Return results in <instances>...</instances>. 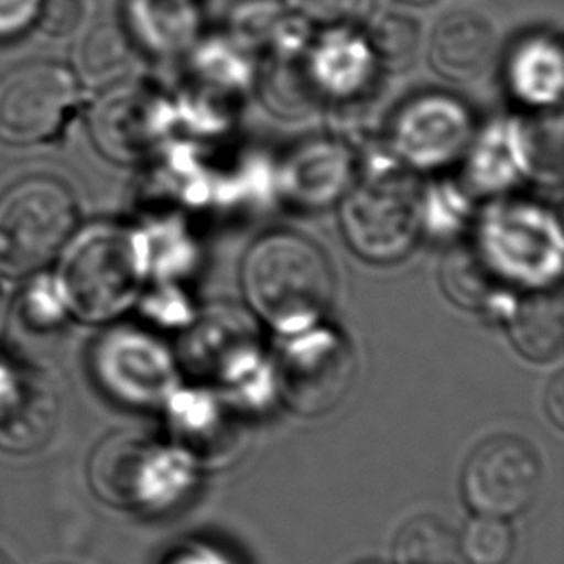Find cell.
Segmentation results:
<instances>
[{
    "label": "cell",
    "instance_id": "obj_6",
    "mask_svg": "<svg viewBox=\"0 0 564 564\" xmlns=\"http://www.w3.org/2000/svg\"><path fill=\"white\" fill-rule=\"evenodd\" d=\"M77 79L56 64L31 62L0 79V141L43 145L61 133L76 112Z\"/></svg>",
    "mask_w": 564,
    "mask_h": 564
},
{
    "label": "cell",
    "instance_id": "obj_3",
    "mask_svg": "<svg viewBox=\"0 0 564 564\" xmlns=\"http://www.w3.org/2000/svg\"><path fill=\"white\" fill-rule=\"evenodd\" d=\"M79 210L68 185L25 177L0 195V275L31 278L58 259L76 234Z\"/></svg>",
    "mask_w": 564,
    "mask_h": 564
},
{
    "label": "cell",
    "instance_id": "obj_16",
    "mask_svg": "<svg viewBox=\"0 0 564 564\" xmlns=\"http://www.w3.org/2000/svg\"><path fill=\"white\" fill-rule=\"evenodd\" d=\"M128 14L139 43L162 58L189 53L200 39L197 0H130Z\"/></svg>",
    "mask_w": 564,
    "mask_h": 564
},
{
    "label": "cell",
    "instance_id": "obj_10",
    "mask_svg": "<svg viewBox=\"0 0 564 564\" xmlns=\"http://www.w3.org/2000/svg\"><path fill=\"white\" fill-rule=\"evenodd\" d=\"M174 122V108L151 87L123 82L102 91L89 128L100 153L115 162L143 161L162 145Z\"/></svg>",
    "mask_w": 564,
    "mask_h": 564
},
{
    "label": "cell",
    "instance_id": "obj_13",
    "mask_svg": "<svg viewBox=\"0 0 564 564\" xmlns=\"http://www.w3.org/2000/svg\"><path fill=\"white\" fill-rule=\"evenodd\" d=\"M499 31L478 8H453L435 23L427 56L435 74L453 84H470L496 61Z\"/></svg>",
    "mask_w": 564,
    "mask_h": 564
},
{
    "label": "cell",
    "instance_id": "obj_19",
    "mask_svg": "<svg viewBox=\"0 0 564 564\" xmlns=\"http://www.w3.org/2000/svg\"><path fill=\"white\" fill-rule=\"evenodd\" d=\"M252 85L259 89L260 100L268 110L282 118H305L324 102L308 76L305 56H268L257 68Z\"/></svg>",
    "mask_w": 564,
    "mask_h": 564
},
{
    "label": "cell",
    "instance_id": "obj_12",
    "mask_svg": "<svg viewBox=\"0 0 564 564\" xmlns=\"http://www.w3.org/2000/svg\"><path fill=\"white\" fill-rule=\"evenodd\" d=\"M56 426V397L41 376L0 357V449L28 455Z\"/></svg>",
    "mask_w": 564,
    "mask_h": 564
},
{
    "label": "cell",
    "instance_id": "obj_5",
    "mask_svg": "<svg viewBox=\"0 0 564 564\" xmlns=\"http://www.w3.org/2000/svg\"><path fill=\"white\" fill-rule=\"evenodd\" d=\"M420 214L419 191L409 180L370 177L345 197L341 206L345 241L368 262H399L419 239Z\"/></svg>",
    "mask_w": 564,
    "mask_h": 564
},
{
    "label": "cell",
    "instance_id": "obj_32",
    "mask_svg": "<svg viewBox=\"0 0 564 564\" xmlns=\"http://www.w3.org/2000/svg\"><path fill=\"white\" fill-rule=\"evenodd\" d=\"M399 2H404V4H412V7H424V4H432L435 0H399Z\"/></svg>",
    "mask_w": 564,
    "mask_h": 564
},
{
    "label": "cell",
    "instance_id": "obj_28",
    "mask_svg": "<svg viewBox=\"0 0 564 564\" xmlns=\"http://www.w3.org/2000/svg\"><path fill=\"white\" fill-rule=\"evenodd\" d=\"M41 0H0V35H12L37 20Z\"/></svg>",
    "mask_w": 564,
    "mask_h": 564
},
{
    "label": "cell",
    "instance_id": "obj_7",
    "mask_svg": "<svg viewBox=\"0 0 564 564\" xmlns=\"http://www.w3.org/2000/svg\"><path fill=\"white\" fill-rule=\"evenodd\" d=\"M542 484V458L520 435L484 440L463 468V496L470 511L480 517H519L534 505Z\"/></svg>",
    "mask_w": 564,
    "mask_h": 564
},
{
    "label": "cell",
    "instance_id": "obj_2",
    "mask_svg": "<svg viewBox=\"0 0 564 564\" xmlns=\"http://www.w3.org/2000/svg\"><path fill=\"white\" fill-rule=\"evenodd\" d=\"M241 285L252 311L282 334L314 328L336 293L326 254L295 231H272L254 241L245 254Z\"/></svg>",
    "mask_w": 564,
    "mask_h": 564
},
{
    "label": "cell",
    "instance_id": "obj_27",
    "mask_svg": "<svg viewBox=\"0 0 564 564\" xmlns=\"http://www.w3.org/2000/svg\"><path fill=\"white\" fill-rule=\"evenodd\" d=\"M87 18H89L87 0H41L39 4V28L48 37H74L84 30Z\"/></svg>",
    "mask_w": 564,
    "mask_h": 564
},
{
    "label": "cell",
    "instance_id": "obj_8",
    "mask_svg": "<svg viewBox=\"0 0 564 564\" xmlns=\"http://www.w3.org/2000/svg\"><path fill=\"white\" fill-rule=\"evenodd\" d=\"M278 360V381L291 411L306 419L334 411L355 378V357L341 337L326 328L293 334Z\"/></svg>",
    "mask_w": 564,
    "mask_h": 564
},
{
    "label": "cell",
    "instance_id": "obj_23",
    "mask_svg": "<svg viewBox=\"0 0 564 564\" xmlns=\"http://www.w3.org/2000/svg\"><path fill=\"white\" fill-rule=\"evenodd\" d=\"M458 535L434 514L406 520L393 542L395 564H455Z\"/></svg>",
    "mask_w": 564,
    "mask_h": 564
},
{
    "label": "cell",
    "instance_id": "obj_22",
    "mask_svg": "<svg viewBox=\"0 0 564 564\" xmlns=\"http://www.w3.org/2000/svg\"><path fill=\"white\" fill-rule=\"evenodd\" d=\"M365 22L360 33L378 69L397 74L411 68L422 41L420 23L412 15L395 10L372 12Z\"/></svg>",
    "mask_w": 564,
    "mask_h": 564
},
{
    "label": "cell",
    "instance_id": "obj_21",
    "mask_svg": "<svg viewBox=\"0 0 564 564\" xmlns=\"http://www.w3.org/2000/svg\"><path fill=\"white\" fill-rule=\"evenodd\" d=\"M347 151L344 147L318 141V170L314 166L311 143L299 149L293 156L290 169L285 170L288 187L295 197L313 205H324L344 189L347 180Z\"/></svg>",
    "mask_w": 564,
    "mask_h": 564
},
{
    "label": "cell",
    "instance_id": "obj_17",
    "mask_svg": "<svg viewBox=\"0 0 564 564\" xmlns=\"http://www.w3.org/2000/svg\"><path fill=\"white\" fill-rule=\"evenodd\" d=\"M135 68L131 39L115 23L100 22L87 28L74 51V77L89 89L107 91L123 84Z\"/></svg>",
    "mask_w": 564,
    "mask_h": 564
},
{
    "label": "cell",
    "instance_id": "obj_29",
    "mask_svg": "<svg viewBox=\"0 0 564 564\" xmlns=\"http://www.w3.org/2000/svg\"><path fill=\"white\" fill-rule=\"evenodd\" d=\"M545 406H547V414L553 420V424L563 427L564 424V378L563 375H557L547 388V395H545Z\"/></svg>",
    "mask_w": 564,
    "mask_h": 564
},
{
    "label": "cell",
    "instance_id": "obj_18",
    "mask_svg": "<svg viewBox=\"0 0 564 564\" xmlns=\"http://www.w3.org/2000/svg\"><path fill=\"white\" fill-rule=\"evenodd\" d=\"M514 349L532 362H547L563 351L564 313L558 293L538 291L522 299L507 324Z\"/></svg>",
    "mask_w": 564,
    "mask_h": 564
},
{
    "label": "cell",
    "instance_id": "obj_25",
    "mask_svg": "<svg viewBox=\"0 0 564 564\" xmlns=\"http://www.w3.org/2000/svg\"><path fill=\"white\" fill-rule=\"evenodd\" d=\"M33 282L23 291L20 316L31 332H54L68 321V311L54 285L53 275H31Z\"/></svg>",
    "mask_w": 564,
    "mask_h": 564
},
{
    "label": "cell",
    "instance_id": "obj_15",
    "mask_svg": "<svg viewBox=\"0 0 564 564\" xmlns=\"http://www.w3.org/2000/svg\"><path fill=\"white\" fill-rule=\"evenodd\" d=\"M505 77L512 97L524 107H557L564 87L561 39L553 33H534L522 39L509 54Z\"/></svg>",
    "mask_w": 564,
    "mask_h": 564
},
{
    "label": "cell",
    "instance_id": "obj_24",
    "mask_svg": "<svg viewBox=\"0 0 564 564\" xmlns=\"http://www.w3.org/2000/svg\"><path fill=\"white\" fill-rule=\"evenodd\" d=\"M514 545L511 524L496 517L476 514L458 535V555L468 564H507L514 555Z\"/></svg>",
    "mask_w": 564,
    "mask_h": 564
},
{
    "label": "cell",
    "instance_id": "obj_30",
    "mask_svg": "<svg viewBox=\"0 0 564 564\" xmlns=\"http://www.w3.org/2000/svg\"><path fill=\"white\" fill-rule=\"evenodd\" d=\"M169 564H224L220 557L214 553H206L203 550H189L176 553L174 558H170Z\"/></svg>",
    "mask_w": 564,
    "mask_h": 564
},
{
    "label": "cell",
    "instance_id": "obj_20",
    "mask_svg": "<svg viewBox=\"0 0 564 564\" xmlns=\"http://www.w3.org/2000/svg\"><path fill=\"white\" fill-rule=\"evenodd\" d=\"M191 82L213 87L216 91L239 95L254 84L257 61L221 33L198 39L189 53Z\"/></svg>",
    "mask_w": 564,
    "mask_h": 564
},
{
    "label": "cell",
    "instance_id": "obj_1",
    "mask_svg": "<svg viewBox=\"0 0 564 564\" xmlns=\"http://www.w3.org/2000/svg\"><path fill=\"white\" fill-rule=\"evenodd\" d=\"M53 280L69 318L112 324L141 297L149 272L143 234L116 221L77 228L54 260Z\"/></svg>",
    "mask_w": 564,
    "mask_h": 564
},
{
    "label": "cell",
    "instance_id": "obj_31",
    "mask_svg": "<svg viewBox=\"0 0 564 564\" xmlns=\"http://www.w3.org/2000/svg\"><path fill=\"white\" fill-rule=\"evenodd\" d=\"M8 321V303L4 297V291L0 288V339L4 336V328H7Z\"/></svg>",
    "mask_w": 564,
    "mask_h": 564
},
{
    "label": "cell",
    "instance_id": "obj_11",
    "mask_svg": "<svg viewBox=\"0 0 564 564\" xmlns=\"http://www.w3.org/2000/svg\"><path fill=\"white\" fill-rule=\"evenodd\" d=\"M473 118L460 100L445 93H424L404 102L393 122V143L420 169L449 162L465 149Z\"/></svg>",
    "mask_w": 564,
    "mask_h": 564
},
{
    "label": "cell",
    "instance_id": "obj_26",
    "mask_svg": "<svg viewBox=\"0 0 564 564\" xmlns=\"http://www.w3.org/2000/svg\"><path fill=\"white\" fill-rule=\"evenodd\" d=\"M291 12L321 30L357 28L375 12L376 0H285Z\"/></svg>",
    "mask_w": 564,
    "mask_h": 564
},
{
    "label": "cell",
    "instance_id": "obj_14",
    "mask_svg": "<svg viewBox=\"0 0 564 564\" xmlns=\"http://www.w3.org/2000/svg\"><path fill=\"white\" fill-rule=\"evenodd\" d=\"M305 64L324 102H349L360 97L380 72L357 28L322 30L306 51Z\"/></svg>",
    "mask_w": 564,
    "mask_h": 564
},
{
    "label": "cell",
    "instance_id": "obj_4",
    "mask_svg": "<svg viewBox=\"0 0 564 564\" xmlns=\"http://www.w3.org/2000/svg\"><path fill=\"white\" fill-rule=\"evenodd\" d=\"M89 480L105 503L138 512H162L184 496L189 476L184 457L145 435L116 434L95 449Z\"/></svg>",
    "mask_w": 564,
    "mask_h": 564
},
{
    "label": "cell",
    "instance_id": "obj_9",
    "mask_svg": "<svg viewBox=\"0 0 564 564\" xmlns=\"http://www.w3.org/2000/svg\"><path fill=\"white\" fill-rule=\"evenodd\" d=\"M91 372L105 395L130 409H153L174 388V362L153 336L110 328L91 349Z\"/></svg>",
    "mask_w": 564,
    "mask_h": 564
}]
</instances>
